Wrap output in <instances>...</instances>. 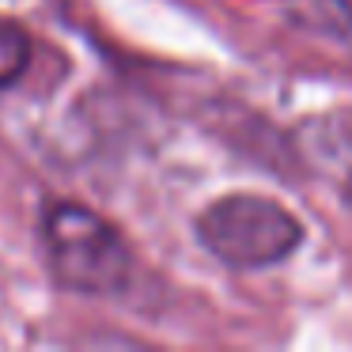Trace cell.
Returning <instances> with one entry per match:
<instances>
[{"mask_svg":"<svg viewBox=\"0 0 352 352\" xmlns=\"http://www.w3.org/2000/svg\"><path fill=\"white\" fill-rule=\"evenodd\" d=\"M349 205H352V182H349Z\"/></svg>","mask_w":352,"mask_h":352,"instance_id":"cell-4","label":"cell"},{"mask_svg":"<svg viewBox=\"0 0 352 352\" xmlns=\"http://www.w3.org/2000/svg\"><path fill=\"white\" fill-rule=\"evenodd\" d=\"M31 65V38L19 23L0 19V91L12 87Z\"/></svg>","mask_w":352,"mask_h":352,"instance_id":"cell-3","label":"cell"},{"mask_svg":"<svg viewBox=\"0 0 352 352\" xmlns=\"http://www.w3.org/2000/svg\"><path fill=\"white\" fill-rule=\"evenodd\" d=\"M197 239L212 258L231 269H269L296 250L303 228L273 197L231 193L201 212Z\"/></svg>","mask_w":352,"mask_h":352,"instance_id":"cell-2","label":"cell"},{"mask_svg":"<svg viewBox=\"0 0 352 352\" xmlns=\"http://www.w3.org/2000/svg\"><path fill=\"white\" fill-rule=\"evenodd\" d=\"M42 243L54 276L80 296H118L129 284V246L91 208L57 201L42 220Z\"/></svg>","mask_w":352,"mask_h":352,"instance_id":"cell-1","label":"cell"}]
</instances>
